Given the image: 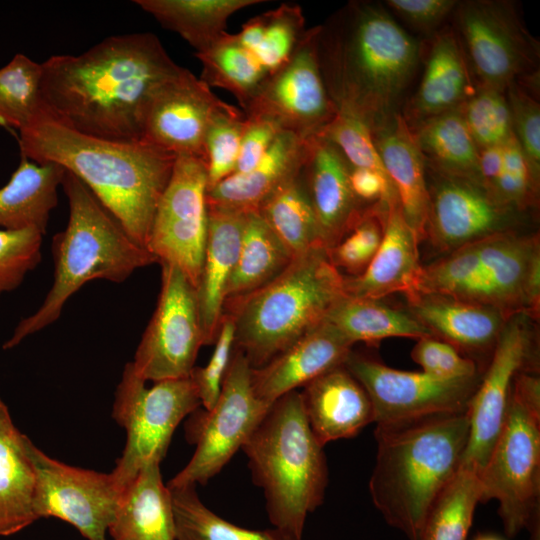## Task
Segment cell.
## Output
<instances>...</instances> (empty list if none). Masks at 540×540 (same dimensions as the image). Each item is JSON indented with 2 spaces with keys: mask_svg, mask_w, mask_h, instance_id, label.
Returning a JSON list of instances; mask_svg holds the SVG:
<instances>
[{
  "mask_svg": "<svg viewBox=\"0 0 540 540\" xmlns=\"http://www.w3.org/2000/svg\"><path fill=\"white\" fill-rule=\"evenodd\" d=\"M49 113L81 133L117 141L142 139L148 103L182 67L152 33L110 36L79 55L42 63Z\"/></svg>",
  "mask_w": 540,
  "mask_h": 540,
  "instance_id": "cell-1",
  "label": "cell"
},
{
  "mask_svg": "<svg viewBox=\"0 0 540 540\" xmlns=\"http://www.w3.org/2000/svg\"><path fill=\"white\" fill-rule=\"evenodd\" d=\"M318 59L337 111L372 133L399 113L421 58L419 43L379 3L351 1L319 25Z\"/></svg>",
  "mask_w": 540,
  "mask_h": 540,
  "instance_id": "cell-2",
  "label": "cell"
},
{
  "mask_svg": "<svg viewBox=\"0 0 540 540\" xmlns=\"http://www.w3.org/2000/svg\"><path fill=\"white\" fill-rule=\"evenodd\" d=\"M18 142L21 157L57 164L76 176L146 248L176 155L143 139L117 141L81 133L55 119L48 109L19 132Z\"/></svg>",
  "mask_w": 540,
  "mask_h": 540,
  "instance_id": "cell-3",
  "label": "cell"
},
{
  "mask_svg": "<svg viewBox=\"0 0 540 540\" xmlns=\"http://www.w3.org/2000/svg\"><path fill=\"white\" fill-rule=\"evenodd\" d=\"M469 436L468 409L377 424L369 491L385 521L419 540L429 508L460 467Z\"/></svg>",
  "mask_w": 540,
  "mask_h": 540,
  "instance_id": "cell-4",
  "label": "cell"
},
{
  "mask_svg": "<svg viewBox=\"0 0 540 540\" xmlns=\"http://www.w3.org/2000/svg\"><path fill=\"white\" fill-rule=\"evenodd\" d=\"M61 187L69 218L51 242L53 283L38 309L16 325L4 350L53 324L71 296L89 281L121 283L136 270L158 263L76 176L65 171Z\"/></svg>",
  "mask_w": 540,
  "mask_h": 540,
  "instance_id": "cell-5",
  "label": "cell"
},
{
  "mask_svg": "<svg viewBox=\"0 0 540 540\" xmlns=\"http://www.w3.org/2000/svg\"><path fill=\"white\" fill-rule=\"evenodd\" d=\"M304 415L300 391L276 400L241 448L262 489L274 528L302 539L308 514L323 502L328 467Z\"/></svg>",
  "mask_w": 540,
  "mask_h": 540,
  "instance_id": "cell-6",
  "label": "cell"
},
{
  "mask_svg": "<svg viewBox=\"0 0 540 540\" xmlns=\"http://www.w3.org/2000/svg\"><path fill=\"white\" fill-rule=\"evenodd\" d=\"M344 281L326 247L294 257L267 285L225 303L224 313L234 320V346L252 368L265 365L325 320L345 294Z\"/></svg>",
  "mask_w": 540,
  "mask_h": 540,
  "instance_id": "cell-7",
  "label": "cell"
},
{
  "mask_svg": "<svg viewBox=\"0 0 540 540\" xmlns=\"http://www.w3.org/2000/svg\"><path fill=\"white\" fill-rule=\"evenodd\" d=\"M481 503L497 500L504 530L540 540V381L530 371L513 381L501 432L480 474Z\"/></svg>",
  "mask_w": 540,
  "mask_h": 540,
  "instance_id": "cell-8",
  "label": "cell"
},
{
  "mask_svg": "<svg viewBox=\"0 0 540 540\" xmlns=\"http://www.w3.org/2000/svg\"><path fill=\"white\" fill-rule=\"evenodd\" d=\"M153 383L147 387L129 362L116 388L112 417L127 437L112 473L124 488L144 466L160 464L177 426L201 407L190 376Z\"/></svg>",
  "mask_w": 540,
  "mask_h": 540,
  "instance_id": "cell-9",
  "label": "cell"
},
{
  "mask_svg": "<svg viewBox=\"0 0 540 540\" xmlns=\"http://www.w3.org/2000/svg\"><path fill=\"white\" fill-rule=\"evenodd\" d=\"M251 368L244 353L234 346L216 403L209 410L199 407L186 421V439L195 445V451L186 466L168 482L169 488L206 484L258 426L271 405L256 397Z\"/></svg>",
  "mask_w": 540,
  "mask_h": 540,
  "instance_id": "cell-10",
  "label": "cell"
},
{
  "mask_svg": "<svg viewBox=\"0 0 540 540\" xmlns=\"http://www.w3.org/2000/svg\"><path fill=\"white\" fill-rule=\"evenodd\" d=\"M455 31L476 86L506 91L538 78L539 42L512 1H458Z\"/></svg>",
  "mask_w": 540,
  "mask_h": 540,
  "instance_id": "cell-11",
  "label": "cell"
},
{
  "mask_svg": "<svg viewBox=\"0 0 540 540\" xmlns=\"http://www.w3.org/2000/svg\"><path fill=\"white\" fill-rule=\"evenodd\" d=\"M24 446L35 474L33 507L37 519L54 517L71 524L88 540H106L125 489L113 473L59 462L26 435Z\"/></svg>",
  "mask_w": 540,
  "mask_h": 540,
  "instance_id": "cell-12",
  "label": "cell"
},
{
  "mask_svg": "<svg viewBox=\"0 0 540 540\" xmlns=\"http://www.w3.org/2000/svg\"><path fill=\"white\" fill-rule=\"evenodd\" d=\"M160 265L157 305L131 361L146 382L189 377L204 345L195 287L177 266Z\"/></svg>",
  "mask_w": 540,
  "mask_h": 540,
  "instance_id": "cell-13",
  "label": "cell"
},
{
  "mask_svg": "<svg viewBox=\"0 0 540 540\" xmlns=\"http://www.w3.org/2000/svg\"><path fill=\"white\" fill-rule=\"evenodd\" d=\"M208 179L205 161L176 157L158 201L146 248L159 264L177 266L197 286L207 236Z\"/></svg>",
  "mask_w": 540,
  "mask_h": 540,
  "instance_id": "cell-14",
  "label": "cell"
},
{
  "mask_svg": "<svg viewBox=\"0 0 540 540\" xmlns=\"http://www.w3.org/2000/svg\"><path fill=\"white\" fill-rule=\"evenodd\" d=\"M344 366L366 390L376 424L466 411L482 375L438 378L423 371L394 369L352 351Z\"/></svg>",
  "mask_w": 540,
  "mask_h": 540,
  "instance_id": "cell-15",
  "label": "cell"
},
{
  "mask_svg": "<svg viewBox=\"0 0 540 540\" xmlns=\"http://www.w3.org/2000/svg\"><path fill=\"white\" fill-rule=\"evenodd\" d=\"M319 25L307 29L290 59L269 73L247 105L246 116L265 117L303 138L319 135L337 109L320 70Z\"/></svg>",
  "mask_w": 540,
  "mask_h": 540,
  "instance_id": "cell-16",
  "label": "cell"
},
{
  "mask_svg": "<svg viewBox=\"0 0 540 540\" xmlns=\"http://www.w3.org/2000/svg\"><path fill=\"white\" fill-rule=\"evenodd\" d=\"M526 314H514L499 333L488 366L469 403V436L461 465L481 474L504 424L512 384L532 371L534 340Z\"/></svg>",
  "mask_w": 540,
  "mask_h": 540,
  "instance_id": "cell-17",
  "label": "cell"
},
{
  "mask_svg": "<svg viewBox=\"0 0 540 540\" xmlns=\"http://www.w3.org/2000/svg\"><path fill=\"white\" fill-rule=\"evenodd\" d=\"M231 106L182 67L152 95L144 116L142 139L176 156H194L205 161L207 132Z\"/></svg>",
  "mask_w": 540,
  "mask_h": 540,
  "instance_id": "cell-18",
  "label": "cell"
},
{
  "mask_svg": "<svg viewBox=\"0 0 540 540\" xmlns=\"http://www.w3.org/2000/svg\"><path fill=\"white\" fill-rule=\"evenodd\" d=\"M431 170V169H430ZM426 236L441 250L454 251L493 234L511 231L515 208L481 184L431 170ZM519 212V211H518Z\"/></svg>",
  "mask_w": 540,
  "mask_h": 540,
  "instance_id": "cell-19",
  "label": "cell"
},
{
  "mask_svg": "<svg viewBox=\"0 0 540 540\" xmlns=\"http://www.w3.org/2000/svg\"><path fill=\"white\" fill-rule=\"evenodd\" d=\"M482 268V304L506 317L536 318L540 304V251L536 236L512 231L476 241Z\"/></svg>",
  "mask_w": 540,
  "mask_h": 540,
  "instance_id": "cell-20",
  "label": "cell"
},
{
  "mask_svg": "<svg viewBox=\"0 0 540 540\" xmlns=\"http://www.w3.org/2000/svg\"><path fill=\"white\" fill-rule=\"evenodd\" d=\"M350 169L328 139L320 135L308 138L301 176L326 248L347 235L364 209L352 192Z\"/></svg>",
  "mask_w": 540,
  "mask_h": 540,
  "instance_id": "cell-21",
  "label": "cell"
},
{
  "mask_svg": "<svg viewBox=\"0 0 540 540\" xmlns=\"http://www.w3.org/2000/svg\"><path fill=\"white\" fill-rule=\"evenodd\" d=\"M352 345L325 320L265 365L251 368L256 397L272 405L325 372L343 365Z\"/></svg>",
  "mask_w": 540,
  "mask_h": 540,
  "instance_id": "cell-22",
  "label": "cell"
},
{
  "mask_svg": "<svg viewBox=\"0 0 540 540\" xmlns=\"http://www.w3.org/2000/svg\"><path fill=\"white\" fill-rule=\"evenodd\" d=\"M418 239L407 224L397 197L388 206L381 244L365 271L345 277V294L380 300L393 293H417L422 272Z\"/></svg>",
  "mask_w": 540,
  "mask_h": 540,
  "instance_id": "cell-23",
  "label": "cell"
},
{
  "mask_svg": "<svg viewBox=\"0 0 540 540\" xmlns=\"http://www.w3.org/2000/svg\"><path fill=\"white\" fill-rule=\"evenodd\" d=\"M302 388L305 418L322 446L354 437L374 422V410L366 390L344 364Z\"/></svg>",
  "mask_w": 540,
  "mask_h": 540,
  "instance_id": "cell-24",
  "label": "cell"
},
{
  "mask_svg": "<svg viewBox=\"0 0 540 540\" xmlns=\"http://www.w3.org/2000/svg\"><path fill=\"white\" fill-rule=\"evenodd\" d=\"M203 263L195 287L204 345L214 343L224 314L247 211L209 206Z\"/></svg>",
  "mask_w": 540,
  "mask_h": 540,
  "instance_id": "cell-25",
  "label": "cell"
},
{
  "mask_svg": "<svg viewBox=\"0 0 540 540\" xmlns=\"http://www.w3.org/2000/svg\"><path fill=\"white\" fill-rule=\"evenodd\" d=\"M475 89L456 31L446 27L434 32L419 85L401 115L414 128L431 117L461 107Z\"/></svg>",
  "mask_w": 540,
  "mask_h": 540,
  "instance_id": "cell-26",
  "label": "cell"
},
{
  "mask_svg": "<svg viewBox=\"0 0 540 540\" xmlns=\"http://www.w3.org/2000/svg\"><path fill=\"white\" fill-rule=\"evenodd\" d=\"M373 138L402 214L420 242L426 237L430 195L426 163L414 134L399 112L373 132Z\"/></svg>",
  "mask_w": 540,
  "mask_h": 540,
  "instance_id": "cell-27",
  "label": "cell"
},
{
  "mask_svg": "<svg viewBox=\"0 0 540 540\" xmlns=\"http://www.w3.org/2000/svg\"><path fill=\"white\" fill-rule=\"evenodd\" d=\"M409 311L433 336L471 354L493 351L508 317L498 309L440 294L416 293Z\"/></svg>",
  "mask_w": 540,
  "mask_h": 540,
  "instance_id": "cell-28",
  "label": "cell"
},
{
  "mask_svg": "<svg viewBox=\"0 0 540 540\" xmlns=\"http://www.w3.org/2000/svg\"><path fill=\"white\" fill-rule=\"evenodd\" d=\"M308 138L283 130L249 171L233 173L207 191V205L241 211L258 210L281 184L300 174Z\"/></svg>",
  "mask_w": 540,
  "mask_h": 540,
  "instance_id": "cell-29",
  "label": "cell"
},
{
  "mask_svg": "<svg viewBox=\"0 0 540 540\" xmlns=\"http://www.w3.org/2000/svg\"><path fill=\"white\" fill-rule=\"evenodd\" d=\"M108 532L113 540H176L171 493L159 463L144 466L126 486Z\"/></svg>",
  "mask_w": 540,
  "mask_h": 540,
  "instance_id": "cell-30",
  "label": "cell"
},
{
  "mask_svg": "<svg viewBox=\"0 0 540 540\" xmlns=\"http://www.w3.org/2000/svg\"><path fill=\"white\" fill-rule=\"evenodd\" d=\"M64 174L57 164L21 157L9 181L0 187V229L34 227L45 233Z\"/></svg>",
  "mask_w": 540,
  "mask_h": 540,
  "instance_id": "cell-31",
  "label": "cell"
},
{
  "mask_svg": "<svg viewBox=\"0 0 540 540\" xmlns=\"http://www.w3.org/2000/svg\"><path fill=\"white\" fill-rule=\"evenodd\" d=\"M35 474L24 446L0 398V536H9L38 520L33 507Z\"/></svg>",
  "mask_w": 540,
  "mask_h": 540,
  "instance_id": "cell-32",
  "label": "cell"
},
{
  "mask_svg": "<svg viewBox=\"0 0 540 540\" xmlns=\"http://www.w3.org/2000/svg\"><path fill=\"white\" fill-rule=\"evenodd\" d=\"M263 0H136L163 28L179 34L196 53L224 36L228 19Z\"/></svg>",
  "mask_w": 540,
  "mask_h": 540,
  "instance_id": "cell-33",
  "label": "cell"
},
{
  "mask_svg": "<svg viewBox=\"0 0 540 540\" xmlns=\"http://www.w3.org/2000/svg\"><path fill=\"white\" fill-rule=\"evenodd\" d=\"M410 129L426 167L481 184L479 148L464 122L460 107L431 117Z\"/></svg>",
  "mask_w": 540,
  "mask_h": 540,
  "instance_id": "cell-34",
  "label": "cell"
},
{
  "mask_svg": "<svg viewBox=\"0 0 540 540\" xmlns=\"http://www.w3.org/2000/svg\"><path fill=\"white\" fill-rule=\"evenodd\" d=\"M293 258L258 210L247 211L225 303L267 285L287 268Z\"/></svg>",
  "mask_w": 540,
  "mask_h": 540,
  "instance_id": "cell-35",
  "label": "cell"
},
{
  "mask_svg": "<svg viewBox=\"0 0 540 540\" xmlns=\"http://www.w3.org/2000/svg\"><path fill=\"white\" fill-rule=\"evenodd\" d=\"M325 321L351 345L376 342L388 337L419 339L433 336L410 311H403L376 299L344 294L328 311Z\"/></svg>",
  "mask_w": 540,
  "mask_h": 540,
  "instance_id": "cell-36",
  "label": "cell"
},
{
  "mask_svg": "<svg viewBox=\"0 0 540 540\" xmlns=\"http://www.w3.org/2000/svg\"><path fill=\"white\" fill-rule=\"evenodd\" d=\"M258 212L293 257L325 247L301 172L274 190Z\"/></svg>",
  "mask_w": 540,
  "mask_h": 540,
  "instance_id": "cell-37",
  "label": "cell"
},
{
  "mask_svg": "<svg viewBox=\"0 0 540 540\" xmlns=\"http://www.w3.org/2000/svg\"><path fill=\"white\" fill-rule=\"evenodd\" d=\"M196 57L202 64L200 80L210 88L233 94L241 109L268 75L256 56L238 42L236 34L226 33Z\"/></svg>",
  "mask_w": 540,
  "mask_h": 540,
  "instance_id": "cell-38",
  "label": "cell"
},
{
  "mask_svg": "<svg viewBox=\"0 0 540 540\" xmlns=\"http://www.w3.org/2000/svg\"><path fill=\"white\" fill-rule=\"evenodd\" d=\"M481 495L480 474L460 465L429 508L419 540H466Z\"/></svg>",
  "mask_w": 540,
  "mask_h": 540,
  "instance_id": "cell-39",
  "label": "cell"
},
{
  "mask_svg": "<svg viewBox=\"0 0 540 540\" xmlns=\"http://www.w3.org/2000/svg\"><path fill=\"white\" fill-rule=\"evenodd\" d=\"M169 490L176 540H302L274 527L254 530L228 522L201 501L195 486Z\"/></svg>",
  "mask_w": 540,
  "mask_h": 540,
  "instance_id": "cell-40",
  "label": "cell"
},
{
  "mask_svg": "<svg viewBox=\"0 0 540 540\" xmlns=\"http://www.w3.org/2000/svg\"><path fill=\"white\" fill-rule=\"evenodd\" d=\"M42 63L16 54L0 69V125L22 131L47 110Z\"/></svg>",
  "mask_w": 540,
  "mask_h": 540,
  "instance_id": "cell-41",
  "label": "cell"
},
{
  "mask_svg": "<svg viewBox=\"0 0 540 540\" xmlns=\"http://www.w3.org/2000/svg\"><path fill=\"white\" fill-rule=\"evenodd\" d=\"M417 293L482 304V268L476 242L422 267Z\"/></svg>",
  "mask_w": 540,
  "mask_h": 540,
  "instance_id": "cell-42",
  "label": "cell"
},
{
  "mask_svg": "<svg viewBox=\"0 0 540 540\" xmlns=\"http://www.w3.org/2000/svg\"><path fill=\"white\" fill-rule=\"evenodd\" d=\"M390 202L379 201L364 208L347 235L328 248L331 262L355 277L362 274L376 254L384 233Z\"/></svg>",
  "mask_w": 540,
  "mask_h": 540,
  "instance_id": "cell-43",
  "label": "cell"
},
{
  "mask_svg": "<svg viewBox=\"0 0 540 540\" xmlns=\"http://www.w3.org/2000/svg\"><path fill=\"white\" fill-rule=\"evenodd\" d=\"M460 111L479 149L503 145L513 136L510 108L504 91L476 86Z\"/></svg>",
  "mask_w": 540,
  "mask_h": 540,
  "instance_id": "cell-44",
  "label": "cell"
},
{
  "mask_svg": "<svg viewBox=\"0 0 540 540\" xmlns=\"http://www.w3.org/2000/svg\"><path fill=\"white\" fill-rule=\"evenodd\" d=\"M261 15L264 30L253 54L269 74L290 59L307 29L302 9L297 4L283 3Z\"/></svg>",
  "mask_w": 540,
  "mask_h": 540,
  "instance_id": "cell-45",
  "label": "cell"
},
{
  "mask_svg": "<svg viewBox=\"0 0 540 540\" xmlns=\"http://www.w3.org/2000/svg\"><path fill=\"white\" fill-rule=\"evenodd\" d=\"M245 123L244 112L232 105L211 124L204 146L208 189L235 172Z\"/></svg>",
  "mask_w": 540,
  "mask_h": 540,
  "instance_id": "cell-46",
  "label": "cell"
},
{
  "mask_svg": "<svg viewBox=\"0 0 540 540\" xmlns=\"http://www.w3.org/2000/svg\"><path fill=\"white\" fill-rule=\"evenodd\" d=\"M505 93L513 135L532 176L540 183V105L536 98V81L514 82Z\"/></svg>",
  "mask_w": 540,
  "mask_h": 540,
  "instance_id": "cell-47",
  "label": "cell"
},
{
  "mask_svg": "<svg viewBox=\"0 0 540 540\" xmlns=\"http://www.w3.org/2000/svg\"><path fill=\"white\" fill-rule=\"evenodd\" d=\"M44 235L34 227L0 229V295L19 287L27 274L38 266Z\"/></svg>",
  "mask_w": 540,
  "mask_h": 540,
  "instance_id": "cell-48",
  "label": "cell"
},
{
  "mask_svg": "<svg viewBox=\"0 0 540 540\" xmlns=\"http://www.w3.org/2000/svg\"><path fill=\"white\" fill-rule=\"evenodd\" d=\"M319 135L333 143L352 168H369L385 173L372 130L362 119L337 111Z\"/></svg>",
  "mask_w": 540,
  "mask_h": 540,
  "instance_id": "cell-49",
  "label": "cell"
},
{
  "mask_svg": "<svg viewBox=\"0 0 540 540\" xmlns=\"http://www.w3.org/2000/svg\"><path fill=\"white\" fill-rule=\"evenodd\" d=\"M539 183L514 137L503 144V168L495 187V196L504 204L524 211L536 204Z\"/></svg>",
  "mask_w": 540,
  "mask_h": 540,
  "instance_id": "cell-50",
  "label": "cell"
},
{
  "mask_svg": "<svg viewBox=\"0 0 540 540\" xmlns=\"http://www.w3.org/2000/svg\"><path fill=\"white\" fill-rule=\"evenodd\" d=\"M234 338V320L230 314L224 313L209 361L203 367H195L190 375L196 386L201 406L206 410L214 406L220 394L231 361Z\"/></svg>",
  "mask_w": 540,
  "mask_h": 540,
  "instance_id": "cell-51",
  "label": "cell"
},
{
  "mask_svg": "<svg viewBox=\"0 0 540 540\" xmlns=\"http://www.w3.org/2000/svg\"><path fill=\"white\" fill-rule=\"evenodd\" d=\"M411 357L422 371L438 378H465L479 375L476 362L450 343L435 336L417 339Z\"/></svg>",
  "mask_w": 540,
  "mask_h": 540,
  "instance_id": "cell-52",
  "label": "cell"
},
{
  "mask_svg": "<svg viewBox=\"0 0 540 540\" xmlns=\"http://www.w3.org/2000/svg\"><path fill=\"white\" fill-rule=\"evenodd\" d=\"M282 131L283 129L271 119L246 116L234 173H244L251 170L267 153Z\"/></svg>",
  "mask_w": 540,
  "mask_h": 540,
  "instance_id": "cell-53",
  "label": "cell"
},
{
  "mask_svg": "<svg viewBox=\"0 0 540 540\" xmlns=\"http://www.w3.org/2000/svg\"><path fill=\"white\" fill-rule=\"evenodd\" d=\"M386 5L415 29L430 33L454 12L456 0H387Z\"/></svg>",
  "mask_w": 540,
  "mask_h": 540,
  "instance_id": "cell-54",
  "label": "cell"
},
{
  "mask_svg": "<svg viewBox=\"0 0 540 540\" xmlns=\"http://www.w3.org/2000/svg\"><path fill=\"white\" fill-rule=\"evenodd\" d=\"M349 181L352 192L359 202H389L396 197L388 176L383 172L351 167Z\"/></svg>",
  "mask_w": 540,
  "mask_h": 540,
  "instance_id": "cell-55",
  "label": "cell"
},
{
  "mask_svg": "<svg viewBox=\"0 0 540 540\" xmlns=\"http://www.w3.org/2000/svg\"><path fill=\"white\" fill-rule=\"evenodd\" d=\"M502 168L503 145L479 149L478 169L480 181L482 186L490 191L494 196L495 187L501 175Z\"/></svg>",
  "mask_w": 540,
  "mask_h": 540,
  "instance_id": "cell-56",
  "label": "cell"
},
{
  "mask_svg": "<svg viewBox=\"0 0 540 540\" xmlns=\"http://www.w3.org/2000/svg\"><path fill=\"white\" fill-rule=\"evenodd\" d=\"M263 30L264 22L260 14L248 20L236 37L245 49L253 53L261 42Z\"/></svg>",
  "mask_w": 540,
  "mask_h": 540,
  "instance_id": "cell-57",
  "label": "cell"
},
{
  "mask_svg": "<svg viewBox=\"0 0 540 540\" xmlns=\"http://www.w3.org/2000/svg\"><path fill=\"white\" fill-rule=\"evenodd\" d=\"M474 540H503V539H501L498 536L485 534V535H478Z\"/></svg>",
  "mask_w": 540,
  "mask_h": 540,
  "instance_id": "cell-58",
  "label": "cell"
}]
</instances>
